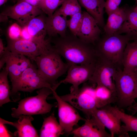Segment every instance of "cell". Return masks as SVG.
Instances as JSON below:
<instances>
[{
    "mask_svg": "<svg viewBox=\"0 0 137 137\" xmlns=\"http://www.w3.org/2000/svg\"><path fill=\"white\" fill-rule=\"evenodd\" d=\"M8 0H0V6H2L6 3Z\"/></svg>",
    "mask_w": 137,
    "mask_h": 137,
    "instance_id": "38",
    "label": "cell"
},
{
    "mask_svg": "<svg viewBox=\"0 0 137 137\" xmlns=\"http://www.w3.org/2000/svg\"><path fill=\"white\" fill-rule=\"evenodd\" d=\"M61 56L53 46L48 52L37 57L34 60L40 75L54 87L58 83L57 80L67 72L69 67Z\"/></svg>",
    "mask_w": 137,
    "mask_h": 137,
    "instance_id": "3",
    "label": "cell"
},
{
    "mask_svg": "<svg viewBox=\"0 0 137 137\" xmlns=\"http://www.w3.org/2000/svg\"><path fill=\"white\" fill-rule=\"evenodd\" d=\"M22 28L16 23L12 24L9 27L8 35L10 39L15 40L21 39Z\"/></svg>",
    "mask_w": 137,
    "mask_h": 137,
    "instance_id": "31",
    "label": "cell"
},
{
    "mask_svg": "<svg viewBox=\"0 0 137 137\" xmlns=\"http://www.w3.org/2000/svg\"><path fill=\"white\" fill-rule=\"evenodd\" d=\"M95 62L86 65L68 64L67 75L64 79L58 82V85L69 83L72 85L70 92L77 90L80 84L89 81L91 78L94 70Z\"/></svg>",
    "mask_w": 137,
    "mask_h": 137,
    "instance_id": "12",
    "label": "cell"
},
{
    "mask_svg": "<svg viewBox=\"0 0 137 137\" xmlns=\"http://www.w3.org/2000/svg\"><path fill=\"white\" fill-rule=\"evenodd\" d=\"M96 118L109 131L111 137L119 135L121 127L120 119L109 109L96 108L91 116Z\"/></svg>",
    "mask_w": 137,
    "mask_h": 137,
    "instance_id": "16",
    "label": "cell"
},
{
    "mask_svg": "<svg viewBox=\"0 0 137 137\" xmlns=\"http://www.w3.org/2000/svg\"><path fill=\"white\" fill-rule=\"evenodd\" d=\"M43 13L37 7L24 0H19L15 4L8 7L1 14L15 20L23 27L26 25L32 19Z\"/></svg>",
    "mask_w": 137,
    "mask_h": 137,
    "instance_id": "11",
    "label": "cell"
},
{
    "mask_svg": "<svg viewBox=\"0 0 137 137\" xmlns=\"http://www.w3.org/2000/svg\"><path fill=\"white\" fill-rule=\"evenodd\" d=\"M21 37V39L25 40H33L32 37L28 32L27 25L22 28Z\"/></svg>",
    "mask_w": 137,
    "mask_h": 137,
    "instance_id": "34",
    "label": "cell"
},
{
    "mask_svg": "<svg viewBox=\"0 0 137 137\" xmlns=\"http://www.w3.org/2000/svg\"><path fill=\"white\" fill-rule=\"evenodd\" d=\"M5 125L0 122V137H13L14 134L8 131Z\"/></svg>",
    "mask_w": 137,
    "mask_h": 137,
    "instance_id": "33",
    "label": "cell"
},
{
    "mask_svg": "<svg viewBox=\"0 0 137 137\" xmlns=\"http://www.w3.org/2000/svg\"><path fill=\"white\" fill-rule=\"evenodd\" d=\"M29 4L38 7L39 2L36 0H24Z\"/></svg>",
    "mask_w": 137,
    "mask_h": 137,
    "instance_id": "37",
    "label": "cell"
},
{
    "mask_svg": "<svg viewBox=\"0 0 137 137\" xmlns=\"http://www.w3.org/2000/svg\"><path fill=\"white\" fill-rule=\"evenodd\" d=\"M84 124L73 129L71 134L75 137H111L105 127L95 117L86 118Z\"/></svg>",
    "mask_w": 137,
    "mask_h": 137,
    "instance_id": "15",
    "label": "cell"
},
{
    "mask_svg": "<svg viewBox=\"0 0 137 137\" xmlns=\"http://www.w3.org/2000/svg\"><path fill=\"white\" fill-rule=\"evenodd\" d=\"M81 6L78 0H65L57 9L61 15L67 18L82 11Z\"/></svg>",
    "mask_w": 137,
    "mask_h": 137,
    "instance_id": "28",
    "label": "cell"
},
{
    "mask_svg": "<svg viewBox=\"0 0 137 137\" xmlns=\"http://www.w3.org/2000/svg\"><path fill=\"white\" fill-rule=\"evenodd\" d=\"M34 118L31 115H23L21 116L18 121L14 122H9L1 118L0 122L13 126L16 129L14 135L19 137H36L39 136L33 126L31 122Z\"/></svg>",
    "mask_w": 137,
    "mask_h": 137,
    "instance_id": "17",
    "label": "cell"
},
{
    "mask_svg": "<svg viewBox=\"0 0 137 137\" xmlns=\"http://www.w3.org/2000/svg\"><path fill=\"white\" fill-rule=\"evenodd\" d=\"M46 24L47 35L49 37L66 35L67 27V18L61 15L57 9L51 15L46 17Z\"/></svg>",
    "mask_w": 137,
    "mask_h": 137,
    "instance_id": "18",
    "label": "cell"
},
{
    "mask_svg": "<svg viewBox=\"0 0 137 137\" xmlns=\"http://www.w3.org/2000/svg\"><path fill=\"white\" fill-rule=\"evenodd\" d=\"M54 91L56 90L47 87L40 89L37 91L36 95L21 100L18 102L17 108H12L11 116L19 118L23 115H32L49 112L55 105L48 103L46 99Z\"/></svg>",
    "mask_w": 137,
    "mask_h": 137,
    "instance_id": "5",
    "label": "cell"
},
{
    "mask_svg": "<svg viewBox=\"0 0 137 137\" xmlns=\"http://www.w3.org/2000/svg\"><path fill=\"white\" fill-rule=\"evenodd\" d=\"M132 40L134 41L137 42V37L134 38Z\"/></svg>",
    "mask_w": 137,
    "mask_h": 137,
    "instance_id": "40",
    "label": "cell"
},
{
    "mask_svg": "<svg viewBox=\"0 0 137 137\" xmlns=\"http://www.w3.org/2000/svg\"><path fill=\"white\" fill-rule=\"evenodd\" d=\"M37 1H38V2H40V1L41 0H36Z\"/></svg>",
    "mask_w": 137,
    "mask_h": 137,
    "instance_id": "41",
    "label": "cell"
},
{
    "mask_svg": "<svg viewBox=\"0 0 137 137\" xmlns=\"http://www.w3.org/2000/svg\"><path fill=\"white\" fill-rule=\"evenodd\" d=\"M65 0H41L38 7L43 12L49 16L52 15L58 7Z\"/></svg>",
    "mask_w": 137,
    "mask_h": 137,
    "instance_id": "29",
    "label": "cell"
},
{
    "mask_svg": "<svg viewBox=\"0 0 137 137\" xmlns=\"http://www.w3.org/2000/svg\"><path fill=\"white\" fill-rule=\"evenodd\" d=\"M50 41L55 50L69 64H88L96 61L97 55L95 45L72 34L60 36Z\"/></svg>",
    "mask_w": 137,
    "mask_h": 137,
    "instance_id": "1",
    "label": "cell"
},
{
    "mask_svg": "<svg viewBox=\"0 0 137 137\" xmlns=\"http://www.w3.org/2000/svg\"><path fill=\"white\" fill-rule=\"evenodd\" d=\"M5 63L11 82L18 78L32 64L26 56L13 53L8 49L0 58V70Z\"/></svg>",
    "mask_w": 137,
    "mask_h": 137,
    "instance_id": "13",
    "label": "cell"
},
{
    "mask_svg": "<svg viewBox=\"0 0 137 137\" xmlns=\"http://www.w3.org/2000/svg\"><path fill=\"white\" fill-rule=\"evenodd\" d=\"M44 13L31 19L27 25L28 32L33 40L45 41L47 35L46 24V16Z\"/></svg>",
    "mask_w": 137,
    "mask_h": 137,
    "instance_id": "23",
    "label": "cell"
},
{
    "mask_svg": "<svg viewBox=\"0 0 137 137\" xmlns=\"http://www.w3.org/2000/svg\"><path fill=\"white\" fill-rule=\"evenodd\" d=\"M52 98L56 100L58 106L59 123L64 134H71L74 127L80 120H85L81 117L76 109L68 102L63 100L54 91Z\"/></svg>",
    "mask_w": 137,
    "mask_h": 137,
    "instance_id": "10",
    "label": "cell"
},
{
    "mask_svg": "<svg viewBox=\"0 0 137 137\" xmlns=\"http://www.w3.org/2000/svg\"><path fill=\"white\" fill-rule=\"evenodd\" d=\"M7 47L4 46L2 39H0V58L6 53L7 50Z\"/></svg>",
    "mask_w": 137,
    "mask_h": 137,
    "instance_id": "35",
    "label": "cell"
},
{
    "mask_svg": "<svg viewBox=\"0 0 137 137\" xmlns=\"http://www.w3.org/2000/svg\"><path fill=\"white\" fill-rule=\"evenodd\" d=\"M123 70L137 74V42H129L123 53L122 59Z\"/></svg>",
    "mask_w": 137,
    "mask_h": 137,
    "instance_id": "22",
    "label": "cell"
},
{
    "mask_svg": "<svg viewBox=\"0 0 137 137\" xmlns=\"http://www.w3.org/2000/svg\"><path fill=\"white\" fill-rule=\"evenodd\" d=\"M133 8V10L137 13V6Z\"/></svg>",
    "mask_w": 137,
    "mask_h": 137,
    "instance_id": "39",
    "label": "cell"
},
{
    "mask_svg": "<svg viewBox=\"0 0 137 137\" xmlns=\"http://www.w3.org/2000/svg\"><path fill=\"white\" fill-rule=\"evenodd\" d=\"M117 107L128 108L135 102L137 94V74L118 69L113 78Z\"/></svg>",
    "mask_w": 137,
    "mask_h": 137,
    "instance_id": "4",
    "label": "cell"
},
{
    "mask_svg": "<svg viewBox=\"0 0 137 137\" xmlns=\"http://www.w3.org/2000/svg\"><path fill=\"white\" fill-rule=\"evenodd\" d=\"M137 3V0H135Z\"/></svg>",
    "mask_w": 137,
    "mask_h": 137,
    "instance_id": "43",
    "label": "cell"
},
{
    "mask_svg": "<svg viewBox=\"0 0 137 137\" xmlns=\"http://www.w3.org/2000/svg\"><path fill=\"white\" fill-rule=\"evenodd\" d=\"M12 83L10 95H15L19 91L31 92L37 89L47 87L56 90L51 84L41 77L37 69L32 64L21 75Z\"/></svg>",
    "mask_w": 137,
    "mask_h": 137,
    "instance_id": "7",
    "label": "cell"
},
{
    "mask_svg": "<svg viewBox=\"0 0 137 137\" xmlns=\"http://www.w3.org/2000/svg\"><path fill=\"white\" fill-rule=\"evenodd\" d=\"M127 109L133 113L137 114V102H135L132 106Z\"/></svg>",
    "mask_w": 137,
    "mask_h": 137,
    "instance_id": "36",
    "label": "cell"
},
{
    "mask_svg": "<svg viewBox=\"0 0 137 137\" xmlns=\"http://www.w3.org/2000/svg\"><path fill=\"white\" fill-rule=\"evenodd\" d=\"M83 17L82 12L76 13L67 20V27L72 34L77 36L81 26Z\"/></svg>",
    "mask_w": 137,
    "mask_h": 137,
    "instance_id": "30",
    "label": "cell"
},
{
    "mask_svg": "<svg viewBox=\"0 0 137 137\" xmlns=\"http://www.w3.org/2000/svg\"><path fill=\"white\" fill-rule=\"evenodd\" d=\"M64 134L59 123L55 117L54 112L44 119L40 130L41 137H58Z\"/></svg>",
    "mask_w": 137,
    "mask_h": 137,
    "instance_id": "24",
    "label": "cell"
},
{
    "mask_svg": "<svg viewBox=\"0 0 137 137\" xmlns=\"http://www.w3.org/2000/svg\"><path fill=\"white\" fill-rule=\"evenodd\" d=\"M95 95L97 108H102L110 102L116 101V98L111 91L103 86L97 85L95 88Z\"/></svg>",
    "mask_w": 137,
    "mask_h": 137,
    "instance_id": "26",
    "label": "cell"
},
{
    "mask_svg": "<svg viewBox=\"0 0 137 137\" xmlns=\"http://www.w3.org/2000/svg\"><path fill=\"white\" fill-rule=\"evenodd\" d=\"M105 108L111 111L124 124L121 126L119 136H128L129 132H137V117L125 113L116 106H106Z\"/></svg>",
    "mask_w": 137,
    "mask_h": 137,
    "instance_id": "19",
    "label": "cell"
},
{
    "mask_svg": "<svg viewBox=\"0 0 137 137\" xmlns=\"http://www.w3.org/2000/svg\"><path fill=\"white\" fill-rule=\"evenodd\" d=\"M136 98H137V94L136 96Z\"/></svg>",
    "mask_w": 137,
    "mask_h": 137,
    "instance_id": "42",
    "label": "cell"
},
{
    "mask_svg": "<svg viewBox=\"0 0 137 137\" xmlns=\"http://www.w3.org/2000/svg\"><path fill=\"white\" fill-rule=\"evenodd\" d=\"M80 5L97 22L99 26L104 27L105 24L104 18L105 0H78Z\"/></svg>",
    "mask_w": 137,
    "mask_h": 137,
    "instance_id": "20",
    "label": "cell"
},
{
    "mask_svg": "<svg viewBox=\"0 0 137 137\" xmlns=\"http://www.w3.org/2000/svg\"><path fill=\"white\" fill-rule=\"evenodd\" d=\"M84 83L77 91L60 96L76 109L82 111L87 118H90L94 111L97 108L95 95V88Z\"/></svg>",
    "mask_w": 137,
    "mask_h": 137,
    "instance_id": "6",
    "label": "cell"
},
{
    "mask_svg": "<svg viewBox=\"0 0 137 137\" xmlns=\"http://www.w3.org/2000/svg\"><path fill=\"white\" fill-rule=\"evenodd\" d=\"M132 38L125 34L115 33L100 38L95 45L97 55L120 69L122 65L123 53Z\"/></svg>",
    "mask_w": 137,
    "mask_h": 137,
    "instance_id": "2",
    "label": "cell"
},
{
    "mask_svg": "<svg viewBox=\"0 0 137 137\" xmlns=\"http://www.w3.org/2000/svg\"><path fill=\"white\" fill-rule=\"evenodd\" d=\"M81 23L77 36L94 45L100 38L101 30L97 21L86 11L82 12Z\"/></svg>",
    "mask_w": 137,
    "mask_h": 137,
    "instance_id": "14",
    "label": "cell"
},
{
    "mask_svg": "<svg viewBox=\"0 0 137 137\" xmlns=\"http://www.w3.org/2000/svg\"><path fill=\"white\" fill-rule=\"evenodd\" d=\"M126 7H119L108 15L106 23L103 29L106 35L116 33L125 20L127 13Z\"/></svg>",
    "mask_w": 137,
    "mask_h": 137,
    "instance_id": "21",
    "label": "cell"
},
{
    "mask_svg": "<svg viewBox=\"0 0 137 137\" xmlns=\"http://www.w3.org/2000/svg\"><path fill=\"white\" fill-rule=\"evenodd\" d=\"M10 52L27 56L34 61L35 58L47 53L53 48L50 39L45 41L9 39L7 47Z\"/></svg>",
    "mask_w": 137,
    "mask_h": 137,
    "instance_id": "8",
    "label": "cell"
},
{
    "mask_svg": "<svg viewBox=\"0 0 137 137\" xmlns=\"http://www.w3.org/2000/svg\"><path fill=\"white\" fill-rule=\"evenodd\" d=\"M122 0H106L105 9L108 15L117 10Z\"/></svg>",
    "mask_w": 137,
    "mask_h": 137,
    "instance_id": "32",
    "label": "cell"
},
{
    "mask_svg": "<svg viewBox=\"0 0 137 137\" xmlns=\"http://www.w3.org/2000/svg\"><path fill=\"white\" fill-rule=\"evenodd\" d=\"M116 33H125L132 40L137 37V13L133 8L127 7L126 19Z\"/></svg>",
    "mask_w": 137,
    "mask_h": 137,
    "instance_id": "25",
    "label": "cell"
},
{
    "mask_svg": "<svg viewBox=\"0 0 137 137\" xmlns=\"http://www.w3.org/2000/svg\"><path fill=\"white\" fill-rule=\"evenodd\" d=\"M95 62L94 70L89 82L94 85L104 86L108 89L116 98L114 82L112 80L119 69L106 59L98 56Z\"/></svg>",
    "mask_w": 137,
    "mask_h": 137,
    "instance_id": "9",
    "label": "cell"
},
{
    "mask_svg": "<svg viewBox=\"0 0 137 137\" xmlns=\"http://www.w3.org/2000/svg\"><path fill=\"white\" fill-rule=\"evenodd\" d=\"M8 73L5 67L0 73V106L11 101L10 87L8 79Z\"/></svg>",
    "mask_w": 137,
    "mask_h": 137,
    "instance_id": "27",
    "label": "cell"
}]
</instances>
